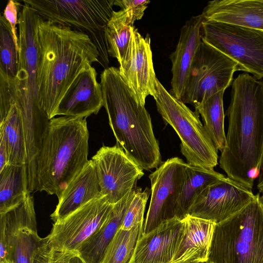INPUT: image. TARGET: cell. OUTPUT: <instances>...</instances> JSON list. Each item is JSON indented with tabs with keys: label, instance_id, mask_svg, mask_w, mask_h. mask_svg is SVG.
Instances as JSON below:
<instances>
[{
	"label": "cell",
	"instance_id": "obj_1",
	"mask_svg": "<svg viewBox=\"0 0 263 263\" xmlns=\"http://www.w3.org/2000/svg\"><path fill=\"white\" fill-rule=\"evenodd\" d=\"M226 144L219 163L227 177L252 189L263 169V82L247 73L231 84Z\"/></svg>",
	"mask_w": 263,
	"mask_h": 263
},
{
	"label": "cell",
	"instance_id": "obj_2",
	"mask_svg": "<svg viewBox=\"0 0 263 263\" xmlns=\"http://www.w3.org/2000/svg\"><path fill=\"white\" fill-rule=\"evenodd\" d=\"M37 38L38 98L50 120L76 78L100 63L99 53L87 34L41 18Z\"/></svg>",
	"mask_w": 263,
	"mask_h": 263
},
{
	"label": "cell",
	"instance_id": "obj_3",
	"mask_svg": "<svg viewBox=\"0 0 263 263\" xmlns=\"http://www.w3.org/2000/svg\"><path fill=\"white\" fill-rule=\"evenodd\" d=\"M103 107L116 144L143 170L162 163L149 114L137 100L119 68L108 67L100 76Z\"/></svg>",
	"mask_w": 263,
	"mask_h": 263
},
{
	"label": "cell",
	"instance_id": "obj_4",
	"mask_svg": "<svg viewBox=\"0 0 263 263\" xmlns=\"http://www.w3.org/2000/svg\"><path fill=\"white\" fill-rule=\"evenodd\" d=\"M86 118L49 120L36 159L34 191L59 198L89 160Z\"/></svg>",
	"mask_w": 263,
	"mask_h": 263
},
{
	"label": "cell",
	"instance_id": "obj_5",
	"mask_svg": "<svg viewBox=\"0 0 263 263\" xmlns=\"http://www.w3.org/2000/svg\"><path fill=\"white\" fill-rule=\"evenodd\" d=\"M208 261L263 263V208L258 193L241 210L216 223Z\"/></svg>",
	"mask_w": 263,
	"mask_h": 263
},
{
	"label": "cell",
	"instance_id": "obj_6",
	"mask_svg": "<svg viewBox=\"0 0 263 263\" xmlns=\"http://www.w3.org/2000/svg\"><path fill=\"white\" fill-rule=\"evenodd\" d=\"M40 17L24 4L18 13V66L14 78L16 100L24 128L32 131L46 126L49 120L38 98L39 46Z\"/></svg>",
	"mask_w": 263,
	"mask_h": 263
},
{
	"label": "cell",
	"instance_id": "obj_7",
	"mask_svg": "<svg viewBox=\"0 0 263 263\" xmlns=\"http://www.w3.org/2000/svg\"><path fill=\"white\" fill-rule=\"evenodd\" d=\"M115 0H24L45 21L70 27L87 34L99 53L105 69L109 63L106 27L114 11Z\"/></svg>",
	"mask_w": 263,
	"mask_h": 263
},
{
	"label": "cell",
	"instance_id": "obj_8",
	"mask_svg": "<svg viewBox=\"0 0 263 263\" xmlns=\"http://www.w3.org/2000/svg\"><path fill=\"white\" fill-rule=\"evenodd\" d=\"M157 109L181 141L180 152L186 163L210 170L218 164V150L199 120V115L176 98L157 80Z\"/></svg>",
	"mask_w": 263,
	"mask_h": 263
},
{
	"label": "cell",
	"instance_id": "obj_9",
	"mask_svg": "<svg viewBox=\"0 0 263 263\" xmlns=\"http://www.w3.org/2000/svg\"><path fill=\"white\" fill-rule=\"evenodd\" d=\"M202 41L235 61L238 70L263 78V31L215 21H203Z\"/></svg>",
	"mask_w": 263,
	"mask_h": 263
},
{
	"label": "cell",
	"instance_id": "obj_10",
	"mask_svg": "<svg viewBox=\"0 0 263 263\" xmlns=\"http://www.w3.org/2000/svg\"><path fill=\"white\" fill-rule=\"evenodd\" d=\"M237 64L202 41L192 63L181 101L195 108L231 85Z\"/></svg>",
	"mask_w": 263,
	"mask_h": 263
},
{
	"label": "cell",
	"instance_id": "obj_11",
	"mask_svg": "<svg viewBox=\"0 0 263 263\" xmlns=\"http://www.w3.org/2000/svg\"><path fill=\"white\" fill-rule=\"evenodd\" d=\"M186 163L178 157L169 158L149 175L151 198L143 224L146 234L175 216L177 202L183 184Z\"/></svg>",
	"mask_w": 263,
	"mask_h": 263
},
{
	"label": "cell",
	"instance_id": "obj_12",
	"mask_svg": "<svg viewBox=\"0 0 263 263\" xmlns=\"http://www.w3.org/2000/svg\"><path fill=\"white\" fill-rule=\"evenodd\" d=\"M104 196L82 205L54 222L46 237L51 249L78 251L107 220L113 208Z\"/></svg>",
	"mask_w": 263,
	"mask_h": 263
},
{
	"label": "cell",
	"instance_id": "obj_13",
	"mask_svg": "<svg viewBox=\"0 0 263 263\" xmlns=\"http://www.w3.org/2000/svg\"><path fill=\"white\" fill-rule=\"evenodd\" d=\"M91 160L102 194L112 204L136 188L137 181L144 175L143 170L117 144L102 146Z\"/></svg>",
	"mask_w": 263,
	"mask_h": 263
},
{
	"label": "cell",
	"instance_id": "obj_14",
	"mask_svg": "<svg viewBox=\"0 0 263 263\" xmlns=\"http://www.w3.org/2000/svg\"><path fill=\"white\" fill-rule=\"evenodd\" d=\"M255 197L252 189L226 177L197 196L188 215L218 223L241 210Z\"/></svg>",
	"mask_w": 263,
	"mask_h": 263
},
{
	"label": "cell",
	"instance_id": "obj_15",
	"mask_svg": "<svg viewBox=\"0 0 263 263\" xmlns=\"http://www.w3.org/2000/svg\"><path fill=\"white\" fill-rule=\"evenodd\" d=\"M119 69L138 101L145 105L146 97H157L156 78L154 68L151 39L142 35L134 26L127 59Z\"/></svg>",
	"mask_w": 263,
	"mask_h": 263
},
{
	"label": "cell",
	"instance_id": "obj_16",
	"mask_svg": "<svg viewBox=\"0 0 263 263\" xmlns=\"http://www.w3.org/2000/svg\"><path fill=\"white\" fill-rule=\"evenodd\" d=\"M97 77V71L92 66L83 71L62 99L55 117L87 118L97 115L103 106L102 87Z\"/></svg>",
	"mask_w": 263,
	"mask_h": 263
},
{
	"label": "cell",
	"instance_id": "obj_17",
	"mask_svg": "<svg viewBox=\"0 0 263 263\" xmlns=\"http://www.w3.org/2000/svg\"><path fill=\"white\" fill-rule=\"evenodd\" d=\"M183 228L182 220L174 217L142 235L138 241L132 263H172Z\"/></svg>",
	"mask_w": 263,
	"mask_h": 263
},
{
	"label": "cell",
	"instance_id": "obj_18",
	"mask_svg": "<svg viewBox=\"0 0 263 263\" xmlns=\"http://www.w3.org/2000/svg\"><path fill=\"white\" fill-rule=\"evenodd\" d=\"M202 14L192 16L181 28L175 50L170 56L172 61L171 92L181 101L194 57L202 42L200 27Z\"/></svg>",
	"mask_w": 263,
	"mask_h": 263
},
{
	"label": "cell",
	"instance_id": "obj_19",
	"mask_svg": "<svg viewBox=\"0 0 263 263\" xmlns=\"http://www.w3.org/2000/svg\"><path fill=\"white\" fill-rule=\"evenodd\" d=\"M201 14L203 21L234 24L263 31V0L210 1Z\"/></svg>",
	"mask_w": 263,
	"mask_h": 263
},
{
	"label": "cell",
	"instance_id": "obj_20",
	"mask_svg": "<svg viewBox=\"0 0 263 263\" xmlns=\"http://www.w3.org/2000/svg\"><path fill=\"white\" fill-rule=\"evenodd\" d=\"M182 221L183 233L172 263L206 261L216 223L187 215Z\"/></svg>",
	"mask_w": 263,
	"mask_h": 263
},
{
	"label": "cell",
	"instance_id": "obj_21",
	"mask_svg": "<svg viewBox=\"0 0 263 263\" xmlns=\"http://www.w3.org/2000/svg\"><path fill=\"white\" fill-rule=\"evenodd\" d=\"M103 196L92 160H89L58 198L55 210L51 214L55 222L88 202Z\"/></svg>",
	"mask_w": 263,
	"mask_h": 263
},
{
	"label": "cell",
	"instance_id": "obj_22",
	"mask_svg": "<svg viewBox=\"0 0 263 263\" xmlns=\"http://www.w3.org/2000/svg\"><path fill=\"white\" fill-rule=\"evenodd\" d=\"M136 189L114 204L105 222L81 245L78 251L86 263L101 262L106 249L123 223Z\"/></svg>",
	"mask_w": 263,
	"mask_h": 263
},
{
	"label": "cell",
	"instance_id": "obj_23",
	"mask_svg": "<svg viewBox=\"0 0 263 263\" xmlns=\"http://www.w3.org/2000/svg\"><path fill=\"white\" fill-rule=\"evenodd\" d=\"M0 263L13 260L14 237L22 229L37 232L34 198L31 192L6 213L0 214Z\"/></svg>",
	"mask_w": 263,
	"mask_h": 263
},
{
	"label": "cell",
	"instance_id": "obj_24",
	"mask_svg": "<svg viewBox=\"0 0 263 263\" xmlns=\"http://www.w3.org/2000/svg\"><path fill=\"white\" fill-rule=\"evenodd\" d=\"M214 170L186 163L184 178L175 209V218L184 219L197 196L208 185L224 178Z\"/></svg>",
	"mask_w": 263,
	"mask_h": 263
},
{
	"label": "cell",
	"instance_id": "obj_25",
	"mask_svg": "<svg viewBox=\"0 0 263 263\" xmlns=\"http://www.w3.org/2000/svg\"><path fill=\"white\" fill-rule=\"evenodd\" d=\"M29 192L26 165L7 164L0 171V214L20 203Z\"/></svg>",
	"mask_w": 263,
	"mask_h": 263
},
{
	"label": "cell",
	"instance_id": "obj_26",
	"mask_svg": "<svg viewBox=\"0 0 263 263\" xmlns=\"http://www.w3.org/2000/svg\"><path fill=\"white\" fill-rule=\"evenodd\" d=\"M224 92L223 90L218 91L195 108V111L201 116L203 126L215 147L221 152L226 144L223 103Z\"/></svg>",
	"mask_w": 263,
	"mask_h": 263
},
{
	"label": "cell",
	"instance_id": "obj_27",
	"mask_svg": "<svg viewBox=\"0 0 263 263\" xmlns=\"http://www.w3.org/2000/svg\"><path fill=\"white\" fill-rule=\"evenodd\" d=\"M124 12L114 11L106 27V38L110 57L117 59L120 66L123 65L132 44V28Z\"/></svg>",
	"mask_w": 263,
	"mask_h": 263
},
{
	"label": "cell",
	"instance_id": "obj_28",
	"mask_svg": "<svg viewBox=\"0 0 263 263\" xmlns=\"http://www.w3.org/2000/svg\"><path fill=\"white\" fill-rule=\"evenodd\" d=\"M143 224L141 222L129 230L120 228L101 263H132L138 241L143 234Z\"/></svg>",
	"mask_w": 263,
	"mask_h": 263
},
{
	"label": "cell",
	"instance_id": "obj_29",
	"mask_svg": "<svg viewBox=\"0 0 263 263\" xmlns=\"http://www.w3.org/2000/svg\"><path fill=\"white\" fill-rule=\"evenodd\" d=\"M0 72L15 78L18 66V50L10 26L3 15L0 17Z\"/></svg>",
	"mask_w": 263,
	"mask_h": 263
},
{
	"label": "cell",
	"instance_id": "obj_30",
	"mask_svg": "<svg viewBox=\"0 0 263 263\" xmlns=\"http://www.w3.org/2000/svg\"><path fill=\"white\" fill-rule=\"evenodd\" d=\"M41 239L37 232L29 229L20 231L13 240L14 245L13 260L15 263H32L33 251Z\"/></svg>",
	"mask_w": 263,
	"mask_h": 263
},
{
	"label": "cell",
	"instance_id": "obj_31",
	"mask_svg": "<svg viewBox=\"0 0 263 263\" xmlns=\"http://www.w3.org/2000/svg\"><path fill=\"white\" fill-rule=\"evenodd\" d=\"M149 192L147 188L142 191L137 188L135 195L126 212L120 229L129 230L134 226L143 222L144 214Z\"/></svg>",
	"mask_w": 263,
	"mask_h": 263
},
{
	"label": "cell",
	"instance_id": "obj_32",
	"mask_svg": "<svg viewBox=\"0 0 263 263\" xmlns=\"http://www.w3.org/2000/svg\"><path fill=\"white\" fill-rule=\"evenodd\" d=\"M149 3L148 0H115L114 4L121 8L128 24L133 26L136 21L142 18Z\"/></svg>",
	"mask_w": 263,
	"mask_h": 263
},
{
	"label": "cell",
	"instance_id": "obj_33",
	"mask_svg": "<svg viewBox=\"0 0 263 263\" xmlns=\"http://www.w3.org/2000/svg\"><path fill=\"white\" fill-rule=\"evenodd\" d=\"M21 6H22L20 2L10 0L8 2L3 13V16L10 26L14 42L18 51V34L17 32L16 25H18V13Z\"/></svg>",
	"mask_w": 263,
	"mask_h": 263
},
{
	"label": "cell",
	"instance_id": "obj_34",
	"mask_svg": "<svg viewBox=\"0 0 263 263\" xmlns=\"http://www.w3.org/2000/svg\"><path fill=\"white\" fill-rule=\"evenodd\" d=\"M49 263H86L78 251L51 248Z\"/></svg>",
	"mask_w": 263,
	"mask_h": 263
},
{
	"label": "cell",
	"instance_id": "obj_35",
	"mask_svg": "<svg viewBox=\"0 0 263 263\" xmlns=\"http://www.w3.org/2000/svg\"><path fill=\"white\" fill-rule=\"evenodd\" d=\"M50 250L47 237L42 238L33 251L32 263H49Z\"/></svg>",
	"mask_w": 263,
	"mask_h": 263
},
{
	"label": "cell",
	"instance_id": "obj_36",
	"mask_svg": "<svg viewBox=\"0 0 263 263\" xmlns=\"http://www.w3.org/2000/svg\"><path fill=\"white\" fill-rule=\"evenodd\" d=\"M8 163L6 147L3 140L0 139V171Z\"/></svg>",
	"mask_w": 263,
	"mask_h": 263
},
{
	"label": "cell",
	"instance_id": "obj_37",
	"mask_svg": "<svg viewBox=\"0 0 263 263\" xmlns=\"http://www.w3.org/2000/svg\"><path fill=\"white\" fill-rule=\"evenodd\" d=\"M259 194V200L263 208V179L260 180L257 185Z\"/></svg>",
	"mask_w": 263,
	"mask_h": 263
},
{
	"label": "cell",
	"instance_id": "obj_38",
	"mask_svg": "<svg viewBox=\"0 0 263 263\" xmlns=\"http://www.w3.org/2000/svg\"><path fill=\"white\" fill-rule=\"evenodd\" d=\"M2 263H15L13 260H6Z\"/></svg>",
	"mask_w": 263,
	"mask_h": 263
},
{
	"label": "cell",
	"instance_id": "obj_39",
	"mask_svg": "<svg viewBox=\"0 0 263 263\" xmlns=\"http://www.w3.org/2000/svg\"><path fill=\"white\" fill-rule=\"evenodd\" d=\"M199 263H211V262H210L209 261H208L207 260V261H206L201 262H199Z\"/></svg>",
	"mask_w": 263,
	"mask_h": 263
}]
</instances>
